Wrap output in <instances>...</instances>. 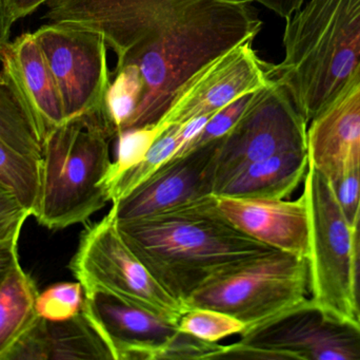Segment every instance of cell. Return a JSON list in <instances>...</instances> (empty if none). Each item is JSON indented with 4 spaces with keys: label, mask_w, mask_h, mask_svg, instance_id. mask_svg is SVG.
I'll return each mask as SVG.
<instances>
[{
    "label": "cell",
    "mask_w": 360,
    "mask_h": 360,
    "mask_svg": "<svg viewBox=\"0 0 360 360\" xmlns=\"http://www.w3.org/2000/svg\"><path fill=\"white\" fill-rule=\"evenodd\" d=\"M42 19L101 34L132 68L141 101L124 132L158 126L205 68L262 27L248 0H49Z\"/></svg>",
    "instance_id": "6da1fadb"
},
{
    "label": "cell",
    "mask_w": 360,
    "mask_h": 360,
    "mask_svg": "<svg viewBox=\"0 0 360 360\" xmlns=\"http://www.w3.org/2000/svg\"><path fill=\"white\" fill-rule=\"evenodd\" d=\"M213 196L158 215L118 220L127 244L184 306L212 277L273 249L233 228L216 211Z\"/></svg>",
    "instance_id": "7a4b0ae2"
},
{
    "label": "cell",
    "mask_w": 360,
    "mask_h": 360,
    "mask_svg": "<svg viewBox=\"0 0 360 360\" xmlns=\"http://www.w3.org/2000/svg\"><path fill=\"white\" fill-rule=\"evenodd\" d=\"M283 42L270 77L310 123L360 67V0H309L287 19Z\"/></svg>",
    "instance_id": "3957f363"
},
{
    "label": "cell",
    "mask_w": 360,
    "mask_h": 360,
    "mask_svg": "<svg viewBox=\"0 0 360 360\" xmlns=\"http://www.w3.org/2000/svg\"><path fill=\"white\" fill-rule=\"evenodd\" d=\"M114 137L103 120H67L44 137L34 217L49 230L84 223L111 202L105 186Z\"/></svg>",
    "instance_id": "277c9868"
},
{
    "label": "cell",
    "mask_w": 360,
    "mask_h": 360,
    "mask_svg": "<svg viewBox=\"0 0 360 360\" xmlns=\"http://www.w3.org/2000/svg\"><path fill=\"white\" fill-rule=\"evenodd\" d=\"M308 291V259L272 249L212 277L184 308L219 311L249 328L304 299Z\"/></svg>",
    "instance_id": "5b68a950"
},
{
    "label": "cell",
    "mask_w": 360,
    "mask_h": 360,
    "mask_svg": "<svg viewBox=\"0 0 360 360\" xmlns=\"http://www.w3.org/2000/svg\"><path fill=\"white\" fill-rule=\"evenodd\" d=\"M69 266L84 294L103 292L177 323L186 311L127 244L114 204L82 232Z\"/></svg>",
    "instance_id": "8992f818"
},
{
    "label": "cell",
    "mask_w": 360,
    "mask_h": 360,
    "mask_svg": "<svg viewBox=\"0 0 360 360\" xmlns=\"http://www.w3.org/2000/svg\"><path fill=\"white\" fill-rule=\"evenodd\" d=\"M295 150H308V122L285 87L271 78L218 141L214 194L248 165Z\"/></svg>",
    "instance_id": "52a82bcc"
},
{
    "label": "cell",
    "mask_w": 360,
    "mask_h": 360,
    "mask_svg": "<svg viewBox=\"0 0 360 360\" xmlns=\"http://www.w3.org/2000/svg\"><path fill=\"white\" fill-rule=\"evenodd\" d=\"M304 196L309 216V291L319 304L355 317L351 300L354 232L328 180L309 164Z\"/></svg>",
    "instance_id": "ba28073f"
},
{
    "label": "cell",
    "mask_w": 360,
    "mask_h": 360,
    "mask_svg": "<svg viewBox=\"0 0 360 360\" xmlns=\"http://www.w3.org/2000/svg\"><path fill=\"white\" fill-rule=\"evenodd\" d=\"M240 335V344L276 353L281 360H360V321L313 298Z\"/></svg>",
    "instance_id": "9c48e42d"
},
{
    "label": "cell",
    "mask_w": 360,
    "mask_h": 360,
    "mask_svg": "<svg viewBox=\"0 0 360 360\" xmlns=\"http://www.w3.org/2000/svg\"><path fill=\"white\" fill-rule=\"evenodd\" d=\"M58 87L67 120L95 116L107 120L112 84L103 36L90 30L46 23L33 32Z\"/></svg>",
    "instance_id": "30bf717a"
},
{
    "label": "cell",
    "mask_w": 360,
    "mask_h": 360,
    "mask_svg": "<svg viewBox=\"0 0 360 360\" xmlns=\"http://www.w3.org/2000/svg\"><path fill=\"white\" fill-rule=\"evenodd\" d=\"M252 42L229 51L193 78L158 125L160 135L172 125L216 113L243 95L269 84L270 63L258 57Z\"/></svg>",
    "instance_id": "8fae6325"
},
{
    "label": "cell",
    "mask_w": 360,
    "mask_h": 360,
    "mask_svg": "<svg viewBox=\"0 0 360 360\" xmlns=\"http://www.w3.org/2000/svg\"><path fill=\"white\" fill-rule=\"evenodd\" d=\"M218 141L171 159L130 194L113 203L117 219L150 217L213 196Z\"/></svg>",
    "instance_id": "7c38bea8"
},
{
    "label": "cell",
    "mask_w": 360,
    "mask_h": 360,
    "mask_svg": "<svg viewBox=\"0 0 360 360\" xmlns=\"http://www.w3.org/2000/svg\"><path fill=\"white\" fill-rule=\"evenodd\" d=\"M82 311L115 360H158L179 331V323L103 292L84 294Z\"/></svg>",
    "instance_id": "4fadbf2b"
},
{
    "label": "cell",
    "mask_w": 360,
    "mask_h": 360,
    "mask_svg": "<svg viewBox=\"0 0 360 360\" xmlns=\"http://www.w3.org/2000/svg\"><path fill=\"white\" fill-rule=\"evenodd\" d=\"M214 207L233 228L273 249L308 259L309 216L297 200H253L213 196Z\"/></svg>",
    "instance_id": "5bb4252c"
},
{
    "label": "cell",
    "mask_w": 360,
    "mask_h": 360,
    "mask_svg": "<svg viewBox=\"0 0 360 360\" xmlns=\"http://www.w3.org/2000/svg\"><path fill=\"white\" fill-rule=\"evenodd\" d=\"M309 164L325 178L360 161V67L346 86L311 120Z\"/></svg>",
    "instance_id": "9a60e30c"
},
{
    "label": "cell",
    "mask_w": 360,
    "mask_h": 360,
    "mask_svg": "<svg viewBox=\"0 0 360 360\" xmlns=\"http://www.w3.org/2000/svg\"><path fill=\"white\" fill-rule=\"evenodd\" d=\"M2 74L10 80L39 126L44 139L67 122L63 99L33 33L21 34L0 53Z\"/></svg>",
    "instance_id": "2e32d148"
},
{
    "label": "cell",
    "mask_w": 360,
    "mask_h": 360,
    "mask_svg": "<svg viewBox=\"0 0 360 360\" xmlns=\"http://www.w3.org/2000/svg\"><path fill=\"white\" fill-rule=\"evenodd\" d=\"M4 360H115L86 313L65 321L38 316Z\"/></svg>",
    "instance_id": "e0dca14e"
},
{
    "label": "cell",
    "mask_w": 360,
    "mask_h": 360,
    "mask_svg": "<svg viewBox=\"0 0 360 360\" xmlns=\"http://www.w3.org/2000/svg\"><path fill=\"white\" fill-rule=\"evenodd\" d=\"M308 167V150L281 152L248 165L214 196L283 200L297 187Z\"/></svg>",
    "instance_id": "ac0fdd59"
},
{
    "label": "cell",
    "mask_w": 360,
    "mask_h": 360,
    "mask_svg": "<svg viewBox=\"0 0 360 360\" xmlns=\"http://www.w3.org/2000/svg\"><path fill=\"white\" fill-rule=\"evenodd\" d=\"M33 279L17 266L0 289V360L37 318Z\"/></svg>",
    "instance_id": "d6986e66"
},
{
    "label": "cell",
    "mask_w": 360,
    "mask_h": 360,
    "mask_svg": "<svg viewBox=\"0 0 360 360\" xmlns=\"http://www.w3.org/2000/svg\"><path fill=\"white\" fill-rule=\"evenodd\" d=\"M0 139L16 151L40 160L44 135L35 118L0 72Z\"/></svg>",
    "instance_id": "ffe728a7"
},
{
    "label": "cell",
    "mask_w": 360,
    "mask_h": 360,
    "mask_svg": "<svg viewBox=\"0 0 360 360\" xmlns=\"http://www.w3.org/2000/svg\"><path fill=\"white\" fill-rule=\"evenodd\" d=\"M182 139L180 137V125L168 127L141 162L124 171L108 188L110 201L117 203L130 194L135 188L147 181L160 167L174 158L181 150Z\"/></svg>",
    "instance_id": "44dd1931"
},
{
    "label": "cell",
    "mask_w": 360,
    "mask_h": 360,
    "mask_svg": "<svg viewBox=\"0 0 360 360\" xmlns=\"http://www.w3.org/2000/svg\"><path fill=\"white\" fill-rule=\"evenodd\" d=\"M0 184L33 216L40 185V160L13 149L0 139Z\"/></svg>",
    "instance_id": "7402d4cb"
},
{
    "label": "cell",
    "mask_w": 360,
    "mask_h": 360,
    "mask_svg": "<svg viewBox=\"0 0 360 360\" xmlns=\"http://www.w3.org/2000/svg\"><path fill=\"white\" fill-rule=\"evenodd\" d=\"M245 328L238 319L211 309H188L179 321V331L210 342L241 334Z\"/></svg>",
    "instance_id": "603a6c76"
},
{
    "label": "cell",
    "mask_w": 360,
    "mask_h": 360,
    "mask_svg": "<svg viewBox=\"0 0 360 360\" xmlns=\"http://www.w3.org/2000/svg\"><path fill=\"white\" fill-rule=\"evenodd\" d=\"M84 291L80 283H63L49 287L36 299V313L48 321H65L82 311Z\"/></svg>",
    "instance_id": "cb8c5ba5"
},
{
    "label": "cell",
    "mask_w": 360,
    "mask_h": 360,
    "mask_svg": "<svg viewBox=\"0 0 360 360\" xmlns=\"http://www.w3.org/2000/svg\"><path fill=\"white\" fill-rule=\"evenodd\" d=\"M160 135V128L155 126L151 128L127 131L118 137L120 146H118L117 159L112 162L105 180L107 190L122 173L145 158L146 154Z\"/></svg>",
    "instance_id": "d4e9b609"
},
{
    "label": "cell",
    "mask_w": 360,
    "mask_h": 360,
    "mask_svg": "<svg viewBox=\"0 0 360 360\" xmlns=\"http://www.w3.org/2000/svg\"><path fill=\"white\" fill-rule=\"evenodd\" d=\"M258 91L247 93V94L243 95V97L237 99L236 101L231 103L230 105L226 106L219 111L216 112L207 120L202 130L184 149L180 150L175 156H180L182 154H188V152L193 151V150L197 149V148L209 145V144L214 143V142L224 137L234 127V125L238 122L239 118L243 116L248 107L251 105Z\"/></svg>",
    "instance_id": "484cf974"
},
{
    "label": "cell",
    "mask_w": 360,
    "mask_h": 360,
    "mask_svg": "<svg viewBox=\"0 0 360 360\" xmlns=\"http://www.w3.org/2000/svg\"><path fill=\"white\" fill-rule=\"evenodd\" d=\"M326 179L353 228L360 203V161L346 163Z\"/></svg>",
    "instance_id": "4316f807"
},
{
    "label": "cell",
    "mask_w": 360,
    "mask_h": 360,
    "mask_svg": "<svg viewBox=\"0 0 360 360\" xmlns=\"http://www.w3.org/2000/svg\"><path fill=\"white\" fill-rule=\"evenodd\" d=\"M217 342H210L179 331L166 347L158 360H213L222 349Z\"/></svg>",
    "instance_id": "83f0119b"
},
{
    "label": "cell",
    "mask_w": 360,
    "mask_h": 360,
    "mask_svg": "<svg viewBox=\"0 0 360 360\" xmlns=\"http://www.w3.org/2000/svg\"><path fill=\"white\" fill-rule=\"evenodd\" d=\"M18 239L19 237H15L6 240H0V289L8 277L12 274L13 271L20 266L17 251Z\"/></svg>",
    "instance_id": "f1b7e54d"
},
{
    "label": "cell",
    "mask_w": 360,
    "mask_h": 360,
    "mask_svg": "<svg viewBox=\"0 0 360 360\" xmlns=\"http://www.w3.org/2000/svg\"><path fill=\"white\" fill-rule=\"evenodd\" d=\"M351 300L355 318L360 321V232H354L352 273H351Z\"/></svg>",
    "instance_id": "f546056e"
},
{
    "label": "cell",
    "mask_w": 360,
    "mask_h": 360,
    "mask_svg": "<svg viewBox=\"0 0 360 360\" xmlns=\"http://www.w3.org/2000/svg\"><path fill=\"white\" fill-rule=\"evenodd\" d=\"M255 1L276 13L278 16L289 19L296 11L302 8L306 0H248Z\"/></svg>",
    "instance_id": "4dcf8cb0"
},
{
    "label": "cell",
    "mask_w": 360,
    "mask_h": 360,
    "mask_svg": "<svg viewBox=\"0 0 360 360\" xmlns=\"http://www.w3.org/2000/svg\"><path fill=\"white\" fill-rule=\"evenodd\" d=\"M48 1L49 0H6V4L13 21L16 23L19 19L25 18L27 15L35 12L39 6Z\"/></svg>",
    "instance_id": "1f68e13d"
},
{
    "label": "cell",
    "mask_w": 360,
    "mask_h": 360,
    "mask_svg": "<svg viewBox=\"0 0 360 360\" xmlns=\"http://www.w3.org/2000/svg\"><path fill=\"white\" fill-rule=\"evenodd\" d=\"M13 21L8 11L6 0H0V53L10 42L11 29Z\"/></svg>",
    "instance_id": "d6a6232c"
},
{
    "label": "cell",
    "mask_w": 360,
    "mask_h": 360,
    "mask_svg": "<svg viewBox=\"0 0 360 360\" xmlns=\"http://www.w3.org/2000/svg\"><path fill=\"white\" fill-rule=\"evenodd\" d=\"M353 232H360V203L359 211H357L356 217H355L354 223H353Z\"/></svg>",
    "instance_id": "836d02e7"
}]
</instances>
